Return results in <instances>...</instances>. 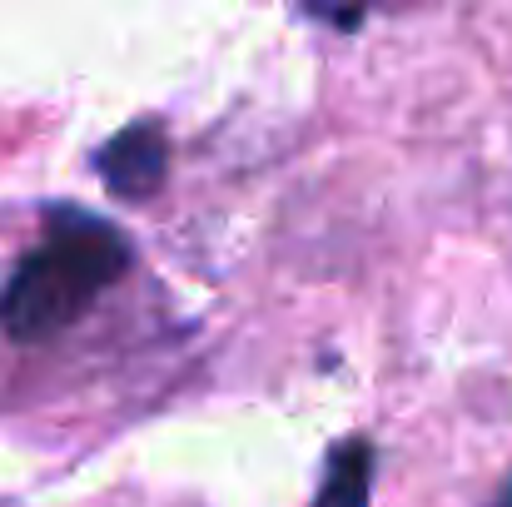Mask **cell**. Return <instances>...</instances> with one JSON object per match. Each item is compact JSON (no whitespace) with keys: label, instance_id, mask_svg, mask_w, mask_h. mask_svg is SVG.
Returning a JSON list of instances; mask_svg holds the SVG:
<instances>
[{"label":"cell","instance_id":"277c9868","mask_svg":"<svg viewBox=\"0 0 512 507\" xmlns=\"http://www.w3.org/2000/svg\"><path fill=\"white\" fill-rule=\"evenodd\" d=\"M498 507H512V493H508V498H503V503H498Z\"/></svg>","mask_w":512,"mask_h":507},{"label":"cell","instance_id":"3957f363","mask_svg":"<svg viewBox=\"0 0 512 507\" xmlns=\"http://www.w3.org/2000/svg\"><path fill=\"white\" fill-rule=\"evenodd\" d=\"M373 473H378V453L368 438H343L324 463V483L314 507H368L373 498Z\"/></svg>","mask_w":512,"mask_h":507},{"label":"cell","instance_id":"7a4b0ae2","mask_svg":"<svg viewBox=\"0 0 512 507\" xmlns=\"http://www.w3.org/2000/svg\"><path fill=\"white\" fill-rule=\"evenodd\" d=\"M95 169L105 179L110 194L120 199H150L160 184H165V169H170V140L155 120L145 125H130L120 130L100 155H95Z\"/></svg>","mask_w":512,"mask_h":507},{"label":"cell","instance_id":"6da1fadb","mask_svg":"<svg viewBox=\"0 0 512 507\" xmlns=\"http://www.w3.org/2000/svg\"><path fill=\"white\" fill-rule=\"evenodd\" d=\"M125 269L130 244L120 239V229L60 204L45 219V244L20 259L0 294V329L15 343H45L65 334Z\"/></svg>","mask_w":512,"mask_h":507}]
</instances>
